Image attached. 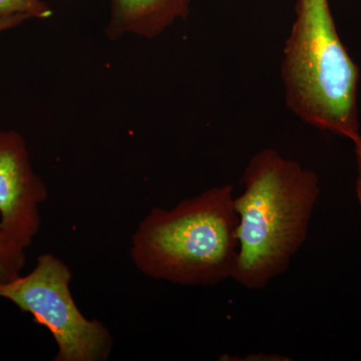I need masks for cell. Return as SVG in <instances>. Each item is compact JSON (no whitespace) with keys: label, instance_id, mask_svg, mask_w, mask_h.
Here are the masks:
<instances>
[{"label":"cell","instance_id":"6","mask_svg":"<svg viewBox=\"0 0 361 361\" xmlns=\"http://www.w3.org/2000/svg\"><path fill=\"white\" fill-rule=\"evenodd\" d=\"M191 0H110L111 16L106 27L111 40L134 35L152 39L175 23L186 20Z\"/></svg>","mask_w":361,"mask_h":361},{"label":"cell","instance_id":"5","mask_svg":"<svg viewBox=\"0 0 361 361\" xmlns=\"http://www.w3.org/2000/svg\"><path fill=\"white\" fill-rule=\"evenodd\" d=\"M47 196L25 137L16 130H0V227L25 250L39 232V206Z\"/></svg>","mask_w":361,"mask_h":361},{"label":"cell","instance_id":"4","mask_svg":"<svg viewBox=\"0 0 361 361\" xmlns=\"http://www.w3.org/2000/svg\"><path fill=\"white\" fill-rule=\"evenodd\" d=\"M71 271L63 261L51 253L42 254L32 272L0 283V298L49 330L58 346L54 360H108L114 346L110 330L82 314L71 294Z\"/></svg>","mask_w":361,"mask_h":361},{"label":"cell","instance_id":"9","mask_svg":"<svg viewBox=\"0 0 361 361\" xmlns=\"http://www.w3.org/2000/svg\"><path fill=\"white\" fill-rule=\"evenodd\" d=\"M30 18L25 16H0V33L13 30Z\"/></svg>","mask_w":361,"mask_h":361},{"label":"cell","instance_id":"3","mask_svg":"<svg viewBox=\"0 0 361 361\" xmlns=\"http://www.w3.org/2000/svg\"><path fill=\"white\" fill-rule=\"evenodd\" d=\"M281 78L287 106L303 122L350 141L360 137V71L337 32L329 0H296Z\"/></svg>","mask_w":361,"mask_h":361},{"label":"cell","instance_id":"10","mask_svg":"<svg viewBox=\"0 0 361 361\" xmlns=\"http://www.w3.org/2000/svg\"><path fill=\"white\" fill-rule=\"evenodd\" d=\"M355 144L356 161H357L358 176L356 182V195H357L358 203L361 209V135L353 140Z\"/></svg>","mask_w":361,"mask_h":361},{"label":"cell","instance_id":"7","mask_svg":"<svg viewBox=\"0 0 361 361\" xmlns=\"http://www.w3.org/2000/svg\"><path fill=\"white\" fill-rule=\"evenodd\" d=\"M25 262V249L16 243L0 227V283H6L20 276Z\"/></svg>","mask_w":361,"mask_h":361},{"label":"cell","instance_id":"2","mask_svg":"<svg viewBox=\"0 0 361 361\" xmlns=\"http://www.w3.org/2000/svg\"><path fill=\"white\" fill-rule=\"evenodd\" d=\"M231 185L211 188L170 210L155 207L130 246L140 272L183 286H214L232 279L238 258V215Z\"/></svg>","mask_w":361,"mask_h":361},{"label":"cell","instance_id":"1","mask_svg":"<svg viewBox=\"0 0 361 361\" xmlns=\"http://www.w3.org/2000/svg\"><path fill=\"white\" fill-rule=\"evenodd\" d=\"M241 180L243 193L234 198L239 250L232 280L261 290L288 269L305 243L319 180L312 170L273 149L252 157Z\"/></svg>","mask_w":361,"mask_h":361},{"label":"cell","instance_id":"8","mask_svg":"<svg viewBox=\"0 0 361 361\" xmlns=\"http://www.w3.org/2000/svg\"><path fill=\"white\" fill-rule=\"evenodd\" d=\"M11 16L47 20L52 16V9L44 0H0V16Z\"/></svg>","mask_w":361,"mask_h":361}]
</instances>
